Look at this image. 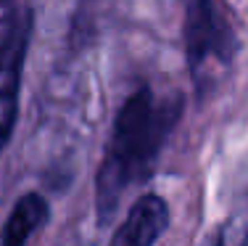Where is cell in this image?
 Here are the masks:
<instances>
[{
    "label": "cell",
    "mask_w": 248,
    "mask_h": 246,
    "mask_svg": "<svg viewBox=\"0 0 248 246\" xmlns=\"http://www.w3.org/2000/svg\"><path fill=\"white\" fill-rule=\"evenodd\" d=\"M238 40L217 0H185V61L198 96H211L232 66Z\"/></svg>",
    "instance_id": "obj_2"
},
{
    "label": "cell",
    "mask_w": 248,
    "mask_h": 246,
    "mask_svg": "<svg viewBox=\"0 0 248 246\" xmlns=\"http://www.w3.org/2000/svg\"><path fill=\"white\" fill-rule=\"evenodd\" d=\"M182 114L180 96H158L140 87L116 114L108 148L98 169V220L108 222L122 196L151 178L156 159Z\"/></svg>",
    "instance_id": "obj_1"
},
{
    "label": "cell",
    "mask_w": 248,
    "mask_h": 246,
    "mask_svg": "<svg viewBox=\"0 0 248 246\" xmlns=\"http://www.w3.org/2000/svg\"><path fill=\"white\" fill-rule=\"evenodd\" d=\"M16 24V16L11 14V5L8 0H0V43L5 40V34L11 32V27Z\"/></svg>",
    "instance_id": "obj_6"
},
{
    "label": "cell",
    "mask_w": 248,
    "mask_h": 246,
    "mask_svg": "<svg viewBox=\"0 0 248 246\" xmlns=\"http://www.w3.org/2000/svg\"><path fill=\"white\" fill-rule=\"evenodd\" d=\"M48 217H50L48 201L40 193H24L16 201L11 217L5 220V228L0 233V244L3 246H21L48 222Z\"/></svg>",
    "instance_id": "obj_5"
},
{
    "label": "cell",
    "mask_w": 248,
    "mask_h": 246,
    "mask_svg": "<svg viewBox=\"0 0 248 246\" xmlns=\"http://www.w3.org/2000/svg\"><path fill=\"white\" fill-rule=\"evenodd\" d=\"M169 225V207L161 196L145 193L132 204L127 217L119 225V230L111 236V244L116 246H151L164 236Z\"/></svg>",
    "instance_id": "obj_4"
},
{
    "label": "cell",
    "mask_w": 248,
    "mask_h": 246,
    "mask_svg": "<svg viewBox=\"0 0 248 246\" xmlns=\"http://www.w3.org/2000/svg\"><path fill=\"white\" fill-rule=\"evenodd\" d=\"M29 43V16L16 19L11 32L0 43V151L8 143L16 125L19 111V85H21V64Z\"/></svg>",
    "instance_id": "obj_3"
}]
</instances>
